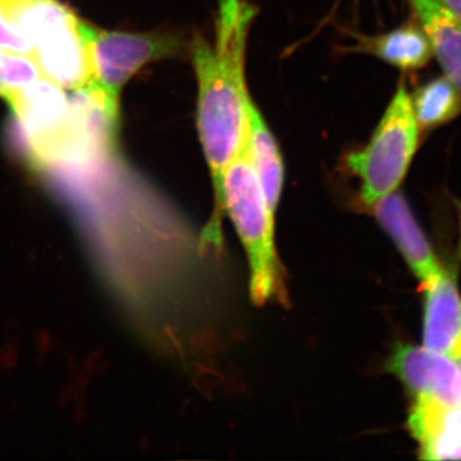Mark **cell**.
Listing matches in <instances>:
<instances>
[{
  "label": "cell",
  "mask_w": 461,
  "mask_h": 461,
  "mask_svg": "<svg viewBox=\"0 0 461 461\" xmlns=\"http://www.w3.org/2000/svg\"><path fill=\"white\" fill-rule=\"evenodd\" d=\"M257 8L249 0H221L213 41L196 39L193 62L198 81V131L214 189V215L205 230L223 244L224 171L248 135L247 44Z\"/></svg>",
  "instance_id": "1"
},
{
  "label": "cell",
  "mask_w": 461,
  "mask_h": 461,
  "mask_svg": "<svg viewBox=\"0 0 461 461\" xmlns=\"http://www.w3.org/2000/svg\"><path fill=\"white\" fill-rule=\"evenodd\" d=\"M221 200L247 251L251 299L264 304L273 297H282L285 287L276 251V215L267 204L247 139L224 171Z\"/></svg>",
  "instance_id": "2"
},
{
  "label": "cell",
  "mask_w": 461,
  "mask_h": 461,
  "mask_svg": "<svg viewBox=\"0 0 461 461\" xmlns=\"http://www.w3.org/2000/svg\"><path fill=\"white\" fill-rule=\"evenodd\" d=\"M32 58L48 80L91 96L95 76L83 23L58 0H18L14 16Z\"/></svg>",
  "instance_id": "3"
},
{
  "label": "cell",
  "mask_w": 461,
  "mask_h": 461,
  "mask_svg": "<svg viewBox=\"0 0 461 461\" xmlns=\"http://www.w3.org/2000/svg\"><path fill=\"white\" fill-rule=\"evenodd\" d=\"M420 132L411 93L402 81L371 140L346 157L348 171L359 178L363 205L371 208L399 190L420 148Z\"/></svg>",
  "instance_id": "4"
},
{
  "label": "cell",
  "mask_w": 461,
  "mask_h": 461,
  "mask_svg": "<svg viewBox=\"0 0 461 461\" xmlns=\"http://www.w3.org/2000/svg\"><path fill=\"white\" fill-rule=\"evenodd\" d=\"M95 76L94 100L109 121L120 126V98L124 85L142 67L177 57L184 42L172 33L104 32L83 23L81 26Z\"/></svg>",
  "instance_id": "5"
},
{
  "label": "cell",
  "mask_w": 461,
  "mask_h": 461,
  "mask_svg": "<svg viewBox=\"0 0 461 461\" xmlns=\"http://www.w3.org/2000/svg\"><path fill=\"white\" fill-rule=\"evenodd\" d=\"M411 400L423 399L461 405V373L456 360L429 348L397 344L386 363Z\"/></svg>",
  "instance_id": "6"
},
{
  "label": "cell",
  "mask_w": 461,
  "mask_h": 461,
  "mask_svg": "<svg viewBox=\"0 0 461 461\" xmlns=\"http://www.w3.org/2000/svg\"><path fill=\"white\" fill-rule=\"evenodd\" d=\"M375 220L408 264L421 285L435 280L444 267L439 263L432 244L421 230L411 205L399 190L378 200L371 206Z\"/></svg>",
  "instance_id": "7"
},
{
  "label": "cell",
  "mask_w": 461,
  "mask_h": 461,
  "mask_svg": "<svg viewBox=\"0 0 461 461\" xmlns=\"http://www.w3.org/2000/svg\"><path fill=\"white\" fill-rule=\"evenodd\" d=\"M423 286V346L456 359L461 354V295L456 275L444 268Z\"/></svg>",
  "instance_id": "8"
},
{
  "label": "cell",
  "mask_w": 461,
  "mask_h": 461,
  "mask_svg": "<svg viewBox=\"0 0 461 461\" xmlns=\"http://www.w3.org/2000/svg\"><path fill=\"white\" fill-rule=\"evenodd\" d=\"M408 427L423 460H461V405L412 400Z\"/></svg>",
  "instance_id": "9"
},
{
  "label": "cell",
  "mask_w": 461,
  "mask_h": 461,
  "mask_svg": "<svg viewBox=\"0 0 461 461\" xmlns=\"http://www.w3.org/2000/svg\"><path fill=\"white\" fill-rule=\"evenodd\" d=\"M444 76L461 91V23L439 0H408Z\"/></svg>",
  "instance_id": "10"
},
{
  "label": "cell",
  "mask_w": 461,
  "mask_h": 461,
  "mask_svg": "<svg viewBox=\"0 0 461 461\" xmlns=\"http://www.w3.org/2000/svg\"><path fill=\"white\" fill-rule=\"evenodd\" d=\"M247 142L249 156L259 178L267 204L276 215L284 189V160L271 129L251 96L248 103Z\"/></svg>",
  "instance_id": "11"
},
{
  "label": "cell",
  "mask_w": 461,
  "mask_h": 461,
  "mask_svg": "<svg viewBox=\"0 0 461 461\" xmlns=\"http://www.w3.org/2000/svg\"><path fill=\"white\" fill-rule=\"evenodd\" d=\"M359 50L402 72L424 68L433 58L429 36L420 23H406L393 32L363 39L359 42Z\"/></svg>",
  "instance_id": "12"
},
{
  "label": "cell",
  "mask_w": 461,
  "mask_h": 461,
  "mask_svg": "<svg viewBox=\"0 0 461 461\" xmlns=\"http://www.w3.org/2000/svg\"><path fill=\"white\" fill-rule=\"evenodd\" d=\"M411 98L421 132L439 129L461 115V91L446 76L421 85Z\"/></svg>",
  "instance_id": "13"
},
{
  "label": "cell",
  "mask_w": 461,
  "mask_h": 461,
  "mask_svg": "<svg viewBox=\"0 0 461 461\" xmlns=\"http://www.w3.org/2000/svg\"><path fill=\"white\" fill-rule=\"evenodd\" d=\"M32 58L12 51H0V98L42 78Z\"/></svg>",
  "instance_id": "14"
},
{
  "label": "cell",
  "mask_w": 461,
  "mask_h": 461,
  "mask_svg": "<svg viewBox=\"0 0 461 461\" xmlns=\"http://www.w3.org/2000/svg\"><path fill=\"white\" fill-rule=\"evenodd\" d=\"M0 51H12V53L23 54V56L30 57L29 44L5 21V16H3L2 8H0Z\"/></svg>",
  "instance_id": "15"
},
{
  "label": "cell",
  "mask_w": 461,
  "mask_h": 461,
  "mask_svg": "<svg viewBox=\"0 0 461 461\" xmlns=\"http://www.w3.org/2000/svg\"><path fill=\"white\" fill-rule=\"evenodd\" d=\"M439 3L461 23V0H439Z\"/></svg>",
  "instance_id": "16"
},
{
  "label": "cell",
  "mask_w": 461,
  "mask_h": 461,
  "mask_svg": "<svg viewBox=\"0 0 461 461\" xmlns=\"http://www.w3.org/2000/svg\"><path fill=\"white\" fill-rule=\"evenodd\" d=\"M457 220H459V253L461 258V200L457 202Z\"/></svg>",
  "instance_id": "17"
},
{
  "label": "cell",
  "mask_w": 461,
  "mask_h": 461,
  "mask_svg": "<svg viewBox=\"0 0 461 461\" xmlns=\"http://www.w3.org/2000/svg\"><path fill=\"white\" fill-rule=\"evenodd\" d=\"M455 360H456L457 366H459V369H460V373H461V354Z\"/></svg>",
  "instance_id": "18"
}]
</instances>
